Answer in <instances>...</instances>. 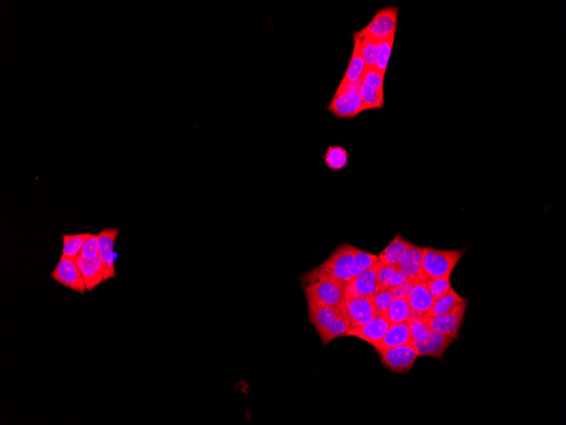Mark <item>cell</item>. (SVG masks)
<instances>
[{
  "label": "cell",
  "mask_w": 566,
  "mask_h": 425,
  "mask_svg": "<svg viewBox=\"0 0 566 425\" xmlns=\"http://www.w3.org/2000/svg\"><path fill=\"white\" fill-rule=\"evenodd\" d=\"M299 280L306 300L327 307H345V284L319 267L300 276Z\"/></svg>",
  "instance_id": "cell-1"
},
{
  "label": "cell",
  "mask_w": 566,
  "mask_h": 425,
  "mask_svg": "<svg viewBox=\"0 0 566 425\" xmlns=\"http://www.w3.org/2000/svg\"><path fill=\"white\" fill-rule=\"evenodd\" d=\"M423 265H421L419 279L424 282L441 277H450L457 264L466 252V249H438L424 247Z\"/></svg>",
  "instance_id": "cell-2"
},
{
  "label": "cell",
  "mask_w": 566,
  "mask_h": 425,
  "mask_svg": "<svg viewBox=\"0 0 566 425\" xmlns=\"http://www.w3.org/2000/svg\"><path fill=\"white\" fill-rule=\"evenodd\" d=\"M400 8L389 6L377 10L369 24L359 32L358 36L373 38L378 42L395 36Z\"/></svg>",
  "instance_id": "cell-3"
},
{
  "label": "cell",
  "mask_w": 566,
  "mask_h": 425,
  "mask_svg": "<svg viewBox=\"0 0 566 425\" xmlns=\"http://www.w3.org/2000/svg\"><path fill=\"white\" fill-rule=\"evenodd\" d=\"M355 248L356 247L354 245L343 244L336 249L329 258L320 265L319 268L346 286L354 279L351 275V269L353 267Z\"/></svg>",
  "instance_id": "cell-4"
},
{
  "label": "cell",
  "mask_w": 566,
  "mask_h": 425,
  "mask_svg": "<svg viewBox=\"0 0 566 425\" xmlns=\"http://www.w3.org/2000/svg\"><path fill=\"white\" fill-rule=\"evenodd\" d=\"M49 277L61 286L81 295H84L87 291L84 279L78 268L77 259L61 257L56 267Z\"/></svg>",
  "instance_id": "cell-5"
},
{
  "label": "cell",
  "mask_w": 566,
  "mask_h": 425,
  "mask_svg": "<svg viewBox=\"0 0 566 425\" xmlns=\"http://www.w3.org/2000/svg\"><path fill=\"white\" fill-rule=\"evenodd\" d=\"M468 302L469 301L459 304L446 314L435 316V317L425 316L430 330L438 331L441 334L457 340L464 320Z\"/></svg>",
  "instance_id": "cell-6"
},
{
  "label": "cell",
  "mask_w": 566,
  "mask_h": 425,
  "mask_svg": "<svg viewBox=\"0 0 566 425\" xmlns=\"http://www.w3.org/2000/svg\"><path fill=\"white\" fill-rule=\"evenodd\" d=\"M379 355L382 364L395 373L409 372L419 357L412 345L393 347L384 350Z\"/></svg>",
  "instance_id": "cell-7"
},
{
  "label": "cell",
  "mask_w": 566,
  "mask_h": 425,
  "mask_svg": "<svg viewBox=\"0 0 566 425\" xmlns=\"http://www.w3.org/2000/svg\"><path fill=\"white\" fill-rule=\"evenodd\" d=\"M120 231V228L104 229L97 235L100 238L99 256L102 264L104 281L116 279L115 265V245Z\"/></svg>",
  "instance_id": "cell-8"
},
{
  "label": "cell",
  "mask_w": 566,
  "mask_h": 425,
  "mask_svg": "<svg viewBox=\"0 0 566 425\" xmlns=\"http://www.w3.org/2000/svg\"><path fill=\"white\" fill-rule=\"evenodd\" d=\"M327 109L338 119H354L364 111L360 93L334 95Z\"/></svg>",
  "instance_id": "cell-9"
},
{
  "label": "cell",
  "mask_w": 566,
  "mask_h": 425,
  "mask_svg": "<svg viewBox=\"0 0 566 425\" xmlns=\"http://www.w3.org/2000/svg\"><path fill=\"white\" fill-rule=\"evenodd\" d=\"M345 307L354 327L369 323L378 315L372 298H352L345 295Z\"/></svg>",
  "instance_id": "cell-10"
},
{
  "label": "cell",
  "mask_w": 566,
  "mask_h": 425,
  "mask_svg": "<svg viewBox=\"0 0 566 425\" xmlns=\"http://www.w3.org/2000/svg\"><path fill=\"white\" fill-rule=\"evenodd\" d=\"M377 266V265H376ZM376 266L354 277L352 281L345 286V295L352 298H372L381 290L377 282Z\"/></svg>",
  "instance_id": "cell-11"
},
{
  "label": "cell",
  "mask_w": 566,
  "mask_h": 425,
  "mask_svg": "<svg viewBox=\"0 0 566 425\" xmlns=\"http://www.w3.org/2000/svg\"><path fill=\"white\" fill-rule=\"evenodd\" d=\"M390 326L391 325L384 316L378 314L373 320L365 323L364 325L350 330L345 337L361 339V340L369 343L375 348L378 343L382 340V338L384 337Z\"/></svg>",
  "instance_id": "cell-12"
},
{
  "label": "cell",
  "mask_w": 566,
  "mask_h": 425,
  "mask_svg": "<svg viewBox=\"0 0 566 425\" xmlns=\"http://www.w3.org/2000/svg\"><path fill=\"white\" fill-rule=\"evenodd\" d=\"M454 341V338L438 331L431 330L427 340L413 342L412 346L415 347L419 357H432L443 360L445 352Z\"/></svg>",
  "instance_id": "cell-13"
},
{
  "label": "cell",
  "mask_w": 566,
  "mask_h": 425,
  "mask_svg": "<svg viewBox=\"0 0 566 425\" xmlns=\"http://www.w3.org/2000/svg\"><path fill=\"white\" fill-rule=\"evenodd\" d=\"M407 299L412 311L418 318L427 315L435 302L427 284L420 279L414 283Z\"/></svg>",
  "instance_id": "cell-14"
},
{
  "label": "cell",
  "mask_w": 566,
  "mask_h": 425,
  "mask_svg": "<svg viewBox=\"0 0 566 425\" xmlns=\"http://www.w3.org/2000/svg\"><path fill=\"white\" fill-rule=\"evenodd\" d=\"M77 263L88 292L93 291L95 288L104 282L100 256L86 259L79 256L77 258Z\"/></svg>",
  "instance_id": "cell-15"
},
{
  "label": "cell",
  "mask_w": 566,
  "mask_h": 425,
  "mask_svg": "<svg viewBox=\"0 0 566 425\" xmlns=\"http://www.w3.org/2000/svg\"><path fill=\"white\" fill-rule=\"evenodd\" d=\"M308 311H309V322L315 327L318 334L329 326L331 321L337 317L340 311L345 308H335L320 305V304L307 300Z\"/></svg>",
  "instance_id": "cell-16"
},
{
  "label": "cell",
  "mask_w": 566,
  "mask_h": 425,
  "mask_svg": "<svg viewBox=\"0 0 566 425\" xmlns=\"http://www.w3.org/2000/svg\"><path fill=\"white\" fill-rule=\"evenodd\" d=\"M405 345H412L408 323H399L389 327L384 337L375 347V350L379 354L386 349Z\"/></svg>",
  "instance_id": "cell-17"
},
{
  "label": "cell",
  "mask_w": 566,
  "mask_h": 425,
  "mask_svg": "<svg viewBox=\"0 0 566 425\" xmlns=\"http://www.w3.org/2000/svg\"><path fill=\"white\" fill-rule=\"evenodd\" d=\"M353 329L352 321L347 314L346 307L339 313L330 325L319 334L322 344L326 346L335 339L345 337L350 330Z\"/></svg>",
  "instance_id": "cell-18"
},
{
  "label": "cell",
  "mask_w": 566,
  "mask_h": 425,
  "mask_svg": "<svg viewBox=\"0 0 566 425\" xmlns=\"http://www.w3.org/2000/svg\"><path fill=\"white\" fill-rule=\"evenodd\" d=\"M423 257V249L411 243L398 267L409 279H419Z\"/></svg>",
  "instance_id": "cell-19"
},
{
  "label": "cell",
  "mask_w": 566,
  "mask_h": 425,
  "mask_svg": "<svg viewBox=\"0 0 566 425\" xmlns=\"http://www.w3.org/2000/svg\"><path fill=\"white\" fill-rule=\"evenodd\" d=\"M382 316L391 325L408 323L412 319L418 318L412 311L407 298H394L388 311Z\"/></svg>",
  "instance_id": "cell-20"
},
{
  "label": "cell",
  "mask_w": 566,
  "mask_h": 425,
  "mask_svg": "<svg viewBox=\"0 0 566 425\" xmlns=\"http://www.w3.org/2000/svg\"><path fill=\"white\" fill-rule=\"evenodd\" d=\"M354 38V49L352 56H351L349 65H347L345 76H343L341 83H346V82H356L361 79L363 73L365 70L364 60H363L361 49V40L359 37L353 33Z\"/></svg>",
  "instance_id": "cell-21"
},
{
  "label": "cell",
  "mask_w": 566,
  "mask_h": 425,
  "mask_svg": "<svg viewBox=\"0 0 566 425\" xmlns=\"http://www.w3.org/2000/svg\"><path fill=\"white\" fill-rule=\"evenodd\" d=\"M409 245H411V242L404 240L400 235H397L388 247L378 256V261L381 263L398 266L405 252L407 251Z\"/></svg>",
  "instance_id": "cell-22"
},
{
  "label": "cell",
  "mask_w": 566,
  "mask_h": 425,
  "mask_svg": "<svg viewBox=\"0 0 566 425\" xmlns=\"http://www.w3.org/2000/svg\"><path fill=\"white\" fill-rule=\"evenodd\" d=\"M466 301H469V300L462 298V296L457 293L454 288H452L448 294L435 300L431 309L429 310L425 316H427V317H435V316L446 314L448 311H450L453 308L459 305V304Z\"/></svg>",
  "instance_id": "cell-23"
},
{
  "label": "cell",
  "mask_w": 566,
  "mask_h": 425,
  "mask_svg": "<svg viewBox=\"0 0 566 425\" xmlns=\"http://www.w3.org/2000/svg\"><path fill=\"white\" fill-rule=\"evenodd\" d=\"M91 232L84 233H76V235H62L63 239V247H62L61 257L66 258L77 259L80 256L81 247L88 239Z\"/></svg>",
  "instance_id": "cell-24"
},
{
  "label": "cell",
  "mask_w": 566,
  "mask_h": 425,
  "mask_svg": "<svg viewBox=\"0 0 566 425\" xmlns=\"http://www.w3.org/2000/svg\"><path fill=\"white\" fill-rule=\"evenodd\" d=\"M323 159L329 169L340 171L345 169L349 163V154L342 146H330L324 155Z\"/></svg>",
  "instance_id": "cell-25"
},
{
  "label": "cell",
  "mask_w": 566,
  "mask_h": 425,
  "mask_svg": "<svg viewBox=\"0 0 566 425\" xmlns=\"http://www.w3.org/2000/svg\"><path fill=\"white\" fill-rule=\"evenodd\" d=\"M355 34V33H354ZM356 35V34H355ZM361 40V49L365 68H372L377 65L379 45L378 41L372 38L358 36Z\"/></svg>",
  "instance_id": "cell-26"
},
{
  "label": "cell",
  "mask_w": 566,
  "mask_h": 425,
  "mask_svg": "<svg viewBox=\"0 0 566 425\" xmlns=\"http://www.w3.org/2000/svg\"><path fill=\"white\" fill-rule=\"evenodd\" d=\"M360 93L364 111L384 108V91H377L363 84Z\"/></svg>",
  "instance_id": "cell-27"
},
{
  "label": "cell",
  "mask_w": 566,
  "mask_h": 425,
  "mask_svg": "<svg viewBox=\"0 0 566 425\" xmlns=\"http://www.w3.org/2000/svg\"><path fill=\"white\" fill-rule=\"evenodd\" d=\"M378 263V256L355 248L354 258L351 275L356 277L367 269L374 268Z\"/></svg>",
  "instance_id": "cell-28"
},
{
  "label": "cell",
  "mask_w": 566,
  "mask_h": 425,
  "mask_svg": "<svg viewBox=\"0 0 566 425\" xmlns=\"http://www.w3.org/2000/svg\"><path fill=\"white\" fill-rule=\"evenodd\" d=\"M394 40H395V36L378 42L379 52H378V59L375 68L384 74V76L386 75V69H388L390 57H391Z\"/></svg>",
  "instance_id": "cell-29"
},
{
  "label": "cell",
  "mask_w": 566,
  "mask_h": 425,
  "mask_svg": "<svg viewBox=\"0 0 566 425\" xmlns=\"http://www.w3.org/2000/svg\"><path fill=\"white\" fill-rule=\"evenodd\" d=\"M409 333L413 342H419L427 340L429 334H430V327L428 326L427 319L424 317H420L412 319L408 323Z\"/></svg>",
  "instance_id": "cell-30"
},
{
  "label": "cell",
  "mask_w": 566,
  "mask_h": 425,
  "mask_svg": "<svg viewBox=\"0 0 566 425\" xmlns=\"http://www.w3.org/2000/svg\"><path fill=\"white\" fill-rule=\"evenodd\" d=\"M430 293L435 300L442 298L450 292L452 288L450 277H441L432 279L425 282Z\"/></svg>",
  "instance_id": "cell-31"
},
{
  "label": "cell",
  "mask_w": 566,
  "mask_h": 425,
  "mask_svg": "<svg viewBox=\"0 0 566 425\" xmlns=\"http://www.w3.org/2000/svg\"><path fill=\"white\" fill-rule=\"evenodd\" d=\"M361 79L363 84L377 91H384L385 76L376 68H365Z\"/></svg>",
  "instance_id": "cell-32"
},
{
  "label": "cell",
  "mask_w": 566,
  "mask_h": 425,
  "mask_svg": "<svg viewBox=\"0 0 566 425\" xmlns=\"http://www.w3.org/2000/svg\"><path fill=\"white\" fill-rule=\"evenodd\" d=\"M372 299L377 314L382 315L388 311L394 298L390 288H381V290L372 296Z\"/></svg>",
  "instance_id": "cell-33"
},
{
  "label": "cell",
  "mask_w": 566,
  "mask_h": 425,
  "mask_svg": "<svg viewBox=\"0 0 566 425\" xmlns=\"http://www.w3.org/2000/svg\"><path fill=\"white\" fill-rule=\"evenodd\" d=\"M398 269H399L398 266L386 265L379 263V261H378V263L376 266V272L377 282L379 284L381 288H388L389 280L391 279Z\"/></svg>",
  "instance_id": "cell-34"
},
{
  "label": "cell",
  "mask_w": 566,
  "mask_h": 425,
  "mask_svg": "<svg viewBox=\"0 0 566 425\" xmlns=\"http://www.w3.org/2000/svg\"><path fill=\"white\" fill-rule=\"evenodd\" d=\"M100 238L99 235H89L81 247L80 256L86 259H92L99 256Z\"/></svg>",
  "instance_id": "cell-35"
},
{
  "label": "cell",
  "mask_w": 566,
  "mask_h": 425,
  "mask_svg": "<svg viewBox=\"0 0 566 425\" xmlns=\"http://www.w3.org/2000/svg\"><path fill=\"white\" fill-rule=\"evenodd\" d=\"M419 279H409L407 282L400 284L396 287L390 288L394 298H408L409 292L413 286L414 283Z\"/></svg>",
  "instance_id": "cell-36"
},
{
  "label": "cell",
  "mask_w": 566,
  "mask_h": 425,
  "mask_svg": "<svg viewBox=\"0 0 566 425\" xmlns=\"http://www.w3.org/2000/svg\"><path fill=\"white\" fill-rule=\"evenodd\" d=\"M362 85V79L356 82H346V83H340V84L338 86L337 91L335 93V95H338V93H361Z\"/></svg>",
  "instance_id": "cell-37"
},
{
  "label": "cell",
  "mask_w": 566,
  "mask_h": 425,
  "mask_svg": "<svg viewBox=\"0 0 566 425\" xmlns=\"http://www.w3.org/2000/svg\"><path fill=\"white\" fill-rule=\"evenodd\" d=\"M408 280V277L404 275L399 268L395 272V274L393 275L391 279L389 280L388 288H392L398 286H400V284L407 282Z\"/></svg>",
  "instance_id": "cell-38"
}]
</instances>
